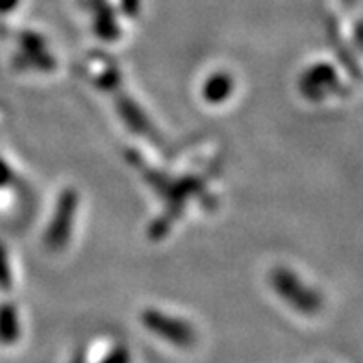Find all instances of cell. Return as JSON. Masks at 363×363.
<instances>
[{
  "label": "cell",
  "mask_w": 363,
  "mask_h": 363,
  "mask_svg": "<svg viewBox=\"0 0 363 363\" xmlns=\"http://www.w3.org/2000/svg\"><path fill=\"white\" fill-rule=\"evenodd\" d=\"M15 313L4 310L0 313V340H13L15 337Z\"/></svg>",
  "instance_id": "obj_4"
},
{
  "label": "cell",
  "mask_w": 363,
  "mask_h": 363,
  "mask_svg": "<svg viewBox=\"0 0 363 363\" xmlns=\"http://www.w3.org/2000/svg\"><path fill=\"white\" fill-rule=\"evenodd\" d=\"M10 169H8V165H6L4 162H0V186H4L6 182L10 180Z\"/></svg>",
  "instance_id": "obj_6"
},
{
  "label": "cell",
  "mask_w": 363,
  "mask_h": 363,
  "mask_svg": "<svg viewBox=\"0 0 363 363\" xmlns=\"http://www.w3.org/2000/svg\"><path fill=\"white\" fill-rule=\"evenodd\" d=\"M271 282L274 291L282 296L291 308L302 311V313H315L320 308V298L311 291L310 287L296 278L295 272L286 267H278L272 271Z\"/></svg>",
  "instance_id": "obj_1"
},
{
  "label": "cell",
  "mask_w": 363,
  "mask_h": 363,
  "mask_svg": "<svg viewBox=\"0 0 363 363\" xmlns=\"http://www.w3.org/2000/svg\"><path fill=\"white\" fill-rule=\"evenodd\" d=\"M15 2H19V0H0V8L4 11H8L11 6H15Z\"/></svg>",
  "instance_id": "obj_7"
},
{
  "label": "cell",
  "mask_w": 363,
  "mask_h": 363,
  "mask_svg": "<svg viewBox=\"0 0 363 363\" xmlns=\"http://www.w3.org/2000/svg\"><path fill=\"white\" fill-rule=\"evenodd\" d=\"M143 325L158 337L169 341L171 345H177V347H191L195 343V332H193L191 326L182 319L162 313V311H145Z\"/></svg>",
  "instance_id": "obj_2"
},
{
  "label": "cell",
  "mask_w": 363,
  "mask_h": 363,
  "mask_svg": "<svg viewBox=\"0 0 363 363\" xmlns=\"http://www.w3.org/2000/svg\"><path fill=\"white\" fill-rule=\"evenodd\" d=\"M234 89V80L228 77V74H216V77L208 78V82L204 84V99L206 102H211V104H219V102L226 101L228 95Z\"/></svg>",
  "instance_id": "obj_3"
},
{
  "label": "cell",
  "mask_w": 363,
  "mask_h": 363,
  "mask_svg": "<svg viewBox=\"0 0 363 363\" xmlns=\"http://www.w3.org/2000/svg\"><path fill=\"white\" fill-rule=\"evenodd\" d=\"M128 352H126V349H121L117 350V352H113L110 356V358L106 359L104 363H128Z\"/></svg>",
  "instance_id": "obj_5"
}]
</instances>
